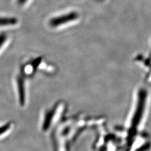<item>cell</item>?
<instances>
[{"label":"cell","instance_id":"1","mask_svg":"<svg viewBox=\"0 0 151 151\" xmlns=\"http://www.w3.org/2000/svg\"><path fill=\"white\" fill-rule=\"evenodd\" d=\"M78 17V14L76 12H71L62 16L54 17L50 20L49 25L50 27H56L63 24L70 22L76 20Z\"/></svg>","mask_w":151,"mask_h":151},{"label":"cell","instance_id":"3","mask_svg":"<svg viewBox=\"0 0 151 151\" xmlns=\"http://www.w3.org/2000/svg\"><path fill=\"white\" fill-rule=\"evenodd\" d=\"M7 38V36L5 32L0 33V49L4 45Z\"/></svg>","mask_w":151,"mask_h":151},{"label":"cell","instance_id":"2","mask_svg":"<svg viewBox=\"0 0 151 151\" xmlns=\"http://www.w3.org/2000/svg\"><path fill=\"white\" fill-rule=\"evenodd\" d=\"M17 23V19L12 17H0V27L14 25Z\"/></svg>","mask_w":151,"mask_h":151},{"label":"cell","instance_id":"4","mask_svg":"<svg viewBox=\"0 0 151 151\" xmlns=\"http://www.w3.org/2000/svg\"><path fill=\"white\" fill-rule=\"evenodd\" d=\"M10 127V124H6L2 127H0V135L6 132L7 130L9 129Z\"/></svg>","mask_w":151,"mask_h":151},{"label":"cell","instance_id":"5","mask_svg":"<svg viewBox=\"0 0 151 151\" xmlns=\"http://www.w3.org/2000/svg\"><path fill=\"white\" fill-rule=\"evenodd\" d=\"M27 0H17V2L20 5H22L26 2Z\"/></svg>","mask_w":151,"mask_h":151}]
</instances>
